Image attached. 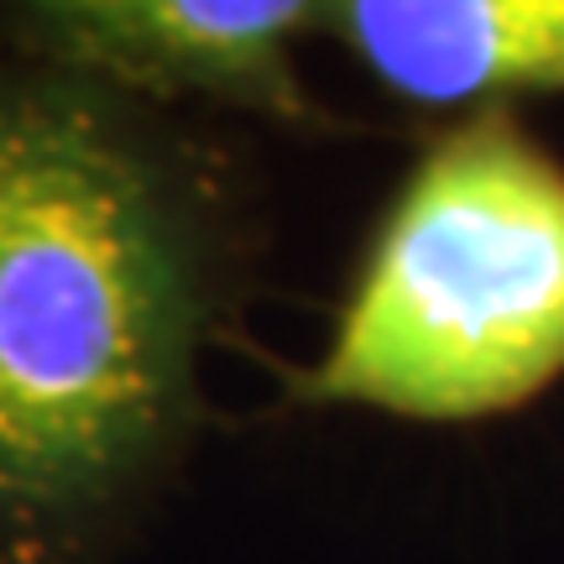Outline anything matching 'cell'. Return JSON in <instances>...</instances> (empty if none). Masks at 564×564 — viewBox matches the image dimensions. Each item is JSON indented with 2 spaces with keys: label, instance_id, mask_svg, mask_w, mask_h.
I'll use <instances>...</instances> for the list:
<instances>
[{
  "label": "cell",
  "instance_id": "obj_1",
  "mask_svg": "<svg viewBox=\"0 0 564 564\" xmlns=\"http://www.w3.org/2000/svg\"><path fill=\"white\" fill-rule=\"evenodd\" d=\"M199 335L183 204L79 89H0V544L110 502L167 440Z\"/></svg>",
  "mask_w": 564,
  "mask_h": 564
},
{
  "label": "cell",
  "instance_id": "obj_2",
  "mask_svg": "<svg viewBox=\"0 0 564 564\" xmlns=\"http://www.w3.org/2000/svg\"><path fill=\"white\" fill-rule=\"evenodd\" d=\"M564 371V167L486 110L413 167L308 403L486 419Z\"/></svg>",
  "mask_w": 564,
  "mask_h": 564
},
{
  "label": "cell",
  "instance_id": "obj_3",
  "mask_svg": "<svg viewBox=\"0 0 564 564\" xmlns=\"http://www.w3.org/2000/svg\"><path fill=\"white\" fill-rule=\"evenodd\" d=\"M324 26L308 0H68L37 6L32 37L63 63L141 95H215L303 116L293 37Z\"/></svg>",
  "mask_w": 564,
  "mask_h": 564
},
{
  "label": "cell",
  "instance_id": "obj_4",
  "mask_svg": "<svg viewBox=\"0 0 564 564\" xmlns=\"http://www.w3.org/2000/svg\"><path fill=\"white\" fill-rule=\"evenodd\" d=\"M324 26L413 105L564 89V0H345Z\"/></svg>",
  "mask_w": 564,
  "mask_h": 564
}]
</instances>
